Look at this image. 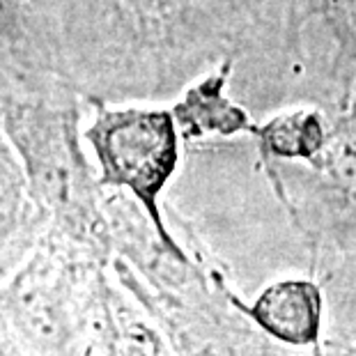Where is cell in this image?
I'll return each instance as SVG.
<instances>
[{"label":"cell","instance_id":"cell-1","mask_svg":"<svg viewBox=\"0 0 356 356\" xmlns=\"http://www.w3.org/2000/svg\"><path fill=\"white\" fill-rule=\"evenodd\" d=\"M90 138L106 181L131 188L156 221V198L177 165V134L170 115L138 108L106 111Z\"/></svg>","mask_w":356,"mask_h":356},{"label":"cell","instance_id":"cell-2","mask_svg":"<svg viewBox=\"0 0 356 356\" xmlns=\"http://www.w3.org/2000/svg\"><path fill=\"white\" fill-rule=\"evenodd\" d=\"M253 320L290 345L315 343L322 322V294L310 280L290 278L269 285L251 308Z\"/></svg>","mask_w":356,"mask_h":356},{"label":"cell","instance_id":"cell-3","mask_svg":"<svg viewBox=\"0 0 356 356\" xmlns=\"http://www.w3.org/2000/svg\"><path fill=\"white\" fill-rule=\"evenodd\" d=\"M260 136L271 152L287 159H315L327 147L324 120L306 108L274 118Z\"/></svg>","mask_w":356,"mask_h":356},{"label":"cell","instance_id":"cell-4","mask_svg":"<svg viewBox=\"0 0 356 356\" xmlns=\"http://www.w3.org/2000/svg\"><path fill=\"white\" fill-rule=\"evenodd\" d=\"M191 104H193V122L200 124L198 129H202V131L232 134L239 131V129H246L244 113L225 102V97L221 92V81L218 79L198 88Z\"/></svg>","mask_w":356,"mask_h":356},{"label":"cell","instance_id":"cell-5","mask_svg":"<svg viewBox=\"0 0 356 356\" xmlns=\"http://www.w3.org/2000/svg\"><path fill=\"white\" fill-rule=\"evenodd\" d=\"M331 156H336V165L347 177V184L356 186V115L347 120L336 147H331Z\"/></svg>","mask_w":356,"mask_h":356},{"label":"cell","instance_id":"cell-6","mask_svg":"<svg viewBox=\"0 0 356 356\" xmlns=\"http://www.w3.org/2000/svg\"><path fill=\"white\" fill-rule=\"evenodd\" d=\"M12 207H14V186H12V179L7 177V172L3 168H0V221L10 218Z\"/></svg>","mask_w":356,"mask_h":356},{"label":"cell","instance_id":"cell-7","mask_svg":"<svg viewBox=\"0 0 356 356\" xmlns=\"http://www.w3.org/2000/svg\"><path fill=\"white\" fill-rule=\"evenodd\" d=\"M350 5H352V10H354V17H356V0H350Z\"/></svg>","mask_w":356,"mask_h":356}]
</instances>
